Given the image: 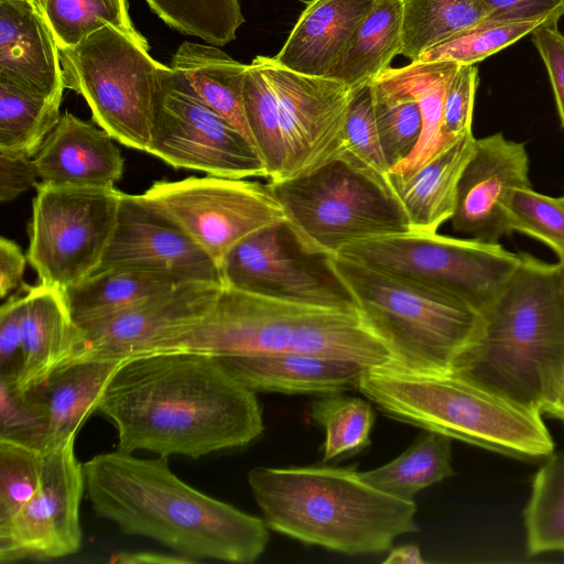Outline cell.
Here are the masks:
<instances>
[{
  "mask_svg": "<svg viewBox=\"0 0 564 564\" xmlns=\"http://www.w3.org/2000/svg\"><path fill=\"white\" fill-rule=\"evenodd\" d=\"M15 377L0 376V438L10 440L43 453L45 424L30 392L15 388Z\"/></svg>",
  "mask_w": 564,
  "mask_h": 564,
  "instance_id": "44",
  "label": "cell"
},
{
  "mask_svg": "<svg viewBox=\"0 0 564 564\" xmlns=\"http://www.w3.org/2000/svg\"><path fill=\"white\" fill-rule=\"evenodd\" d=\"M0 85L62 104L59 47L32 0H0Z\"/></svg>",
  "mask_w": 564,
  "mask_h": 564,
  "instance_id": "20",
  "label": "cell"
},
{
  "mask_svg": "<svg viewBox=\"0 0 564 564\" xmlns=\"http://www.w3.org/2000/svg\"><path fill=\"white\" fill-rule=\"evenodd\" d=\"M355 466L254 467L253 498L269 529L349 555L390 550L417 532L416 505L365 482Z\"/></svg>",
  "mask_w": 564,
  "mask_h": 564,
  "instance_id": "4",
  "label": "cell"
},
{
  "mask_svg": "<svg viewBox=\"0 0 564 564\" xmlns=\"http://www.w3.org/2000/svg\"><path fill=\"white\" fill-rule=\"evenodd\" d=\"M52 31L59 50L78 45L110 25L140 34L128 13L127 0H33Z\"/></svg>",
  "mask_w": 564,
  "mask_h": 564,
  "instance_id": "35",
  "label": "cell"
},
{
  "mask_svg": "<svg viewBox=\"0 0 564 564\" xmlns=\"http://www.w3.org/2000/svg\"><path fill=\"white\" fill-rule=\"evenodd\" d=\"M33 1V0H32Z\"/></svg>",
  "mask_w": 564,
  "mask_h": 564,
  "instance_id": "55",
  "label": "cell"
},
{
  "mask_svg": "<svg viewBox=\"0 0 564 564\" xmlns=\"http://www.w3.org/2000/svg\"><path fill=\"white\" fill-rule=\"evenodd\" d=\"M180 283L152 271L109 268L95 271L64 291V295L74 323L82 328L171 291Z\"/></svg>",
  "mask_w": 564,
  "mask_h": 564,
  "instance_id": "27",
  "label": "cell"
},
{
  "mask_svg": "<svg viewBox=\"0 0 564 564\" xmlns=\"http://www.w3.org/2000/svg\"><path fill=\"white\" fill-rule=\"evenodd\" d=\"M122 361H65L30 392L45 424L43 453L74 440L87 417L97 410L102 392Z\"/></svg>",
  "mask_w": 564,
  "mask_h": 564,
  "instance_id": "24",
  "label": "cell"
},
{
  "mask_svg": "<svg viewBox=\"0 0 564 564\" xmlns=\"http://www.w3.org/2000/svg\"><path fill=\"white\" fill-rule=\"evenodd\" d=\"M451 463L452 438L426 430L401 455L359 475L365 482L387 495L414 501L419 491L454 475Z\"/></svg>",
  "mask_w": 564,
  "mask_h": 564,
  "instance_id": "31",
  "label": "cell"
},
{
  "mask_svg": "<svg viewBox=\"0 0 564 564\" xmlns=\"http://www.w3.org/2000/svg\"><path fill=\"white\" fill-rule=\"evenodd\" d=\"M221 286L182 282L112 317L78 328L76 346L66 361H123L160 352L207 315Z\"/></svg>",
  "mask_w": 564,
  "mask_h": 564,
  "instance_id": "17",
  "label": "cell"
},
{
  "mask_svg": "<svg viewBox=\"0 0 564 564\" xmlns=\"http://www.w3.org/2000/svg\"><path fill=\"white\" fill-rule=\"evenodd\" d=\"M523 517L530 555L564 552V449L551 453L535 474Z\"/></svg>",
  "mask_w": 564,
  "mask_h": 564,
  "instance_id": "34",
  "label": "cell"
},
{
  "mask_svg": "<svg viewBox=\"0 0 564 564\" xmlns=\"http://www.w3.org/2000/svg\"><path fill=\"white\" fill-rule=\"evenodd\" d=\"M163 351H193L215 358L303 354L368 367L393 362L390 350L358 308L274 299L225 285L207 315Z\"/></svg>",
  "mask_w": 564,
  "mask_h": 564,
  "instance_id": "5",
  "label": "cell"
},
{
  "mask_svg": "<svg viewBox=\"0 0 564 564\" xmlns=\"http://www.w3.org/2000/svg\"><path fill=\"white\" fill-rule=\"evenodd\" d=\"M23 312L24 296H11L0 308V376L19 375Z\"/></svg>",
  "mask_w": 564,
  "mask_h": 564,
  "instance_id": "47",
  "label": "cell"
},
{
  "mask_svg": "<svg viewBox=\"0 0 564 564\" xmlns=\"http://www.w3.org/2000/svg\"><path fill=\"white\" fill-rule=\"evenodd\" d=\"M475 142L473 131L465 132L410 175L395 177L390 174L393 193L411 230L437 232L452 219L459 180Z\"/></svg>",
  "mask_w": 564,
  "mask_h": 564,
  "instance_id": "26",
  "label": "cell"
},
{
  "mask_svg": "<svg viewBox=\"0 0 564 564\" xmlns=\"http://www.w3.org/2000/svg\"><path fill=\"white\" fill-rule=\"evenodd\" d=\"M111 563L117 564H187L196 563L194 560L180 554H166L153 551H121L115 553Z\"/></svg>",
  "mask_w": 564,
  "mask_h": 564,
  "instance_id": "51",
  "label": "cell"
},
{
  "mask_svg": "<svg viewBox=\"0 0 564 564\" xmlns=\"http://www.w3.org/2000/svg\"><path fill=\"white\" fill-rule=\"evenodd\" d=\"M532 41L549 75L560 121L564 129V34L556 25L540 26L532 32Z\"/></svg>",
  "mask_w": 564,
  "mask_h": 564,
  "instance_id": "48",
  "label": "cell"
},
{
  "mask_svg": "<svg viewBox=\"0 0 564 564\" xmlns=\"http://www.w3.org/2000/svg\"><path fill=\"white\" fill-rule=\"evenodd\" d=\"M358 390L386 415L522 459L546 458L553 440L541 413L457 372L393 362L368 368Z\"/></svg>",
  "mask_w": 564,
  "mask_h": 564,
  "instance_id": "6",
  "label": "cell"
},
{
  "mask_svg": "<svg viewBox=\"0 0 564 564\" xmlns=\"http://www.w3.org/2000/svg\"><path fill=\"white\" fill-rule=\"evenodd\" d=\"M337 254L460 300L480 313L521 263V253L499 242L413 230L356 242Z\"/></svg>",
  "mask_w": 564,
  "mask_h": 564,
  "instance_id": "10",
  "label": "cell"
},
{
  "mask_svg": "<svg viewBox=\"0 0 564 564\" xmlns=\"http://www.w3.org/2000/svg\"><path fill=\"white\" fill-rule=\"evenodd\" d=\"M480 0H402L401 55L411 62L487 19Z\"/></svg>",
  "mask_w": 564,
  "mask_h": 564,
  "instance_id": "32",
  "label": "cell"
},
{
  "mask_svg": "<svg viewBox=\"0 0 564 564\" xmlns=\"http://www.w3.org/2000/svg\"><path fill=\"white\" fill-rule=\"evenodd\" d=\"M95 514L128 535L154 540L192 558L253 563L269 542L265 521L180 479L169 457L140 458L119 449L83 464Z\"/></svg>",
  "mask_w": 564,
  "mask_h": 564,
  "instance_id": "2",
  "label": "cell"
},
{
  "mask_svg": "<svg viewBox=\"0 0 564 564\" xmlns=\"http://www.w3.org/2000/svg\"><path fill=\"white\" fill-rule=\"evenodd\" d=\"M541 22H491L484 20L424 52L414 62L478 64L485 58L532 34Z\"/></svg>",
  "mask_w": 564,
  "mask_h": 564,
  "instance_id": "41",
  "label": "cell"
},
{
  "mask_svg": "<svg viewBox=\"0 0 564 564\" xmlns=\"http://www.w3.org/2000/svg\"><path fill=\"white\" fill-rule=\"evenodd\" d=\"M455 371L540 413L564 378V265L521 253Z\"/></svg>",
  "mask_w": 564,
  "mask_h": 564,
  "instance_id": "3",
  "label": "cell"
},
{
  "mask_svg": "<svg viewBox=\"0 0 564 564\" xmlns=\"http://www.w3.org/2000/svg\"><path fill=\"white\" fill-rule=\"evenodd\" d=\"M28 257L24 256L21 248L1 237L0 239V295L6 297L11 291L22 284L23 272Z\"/></svg>",
  "mask_w": 564,
  "mask_h": 564,
  "instance_id": "50",
  "label": "cell"
},
{
  "mask_svg": "<svg viewBox=\"0 0 564 564\" xmlns=\"http://www.w3.org/2000/svg\"><path fill=\"white\" fill-rule=\"evenodd\" d=\"M339 159L392 189L391 167L382 149L373 112L371 82L352 88Z\"/></svg>",
  "mask_w": 564,
  "mask_h": 564,
  "instance_id": "40",
  "label": "cell"
},
{
  "mask_svg": "<svg viewBox=\"0 0 564 564\" xmlns=\"http://www.w3.org/2000/svg\"><path fill=\"white\" fill-rule=\"evenodd\" d=\"M402 0H377L329 78L350 88L370 83L401 53Z\"/></svg>",
  "mask_w": 564,
  "mask_h": 564,
  "instance_id": "29",
  "label": "cell"
},
{
  "mask_svg": "<svg viewBox=\"0 0 564 564\" xmlns=\"http://www.w3.org/2000/svg\"><path fill=\"white\" fill-rule=\"evenodd\" d=\"M546 412L564 421V378L553 403Z\"/></svg>",
  "mask_w": 564,
  "mask_h": 564,
  "instance_id": "53",
  "label": "cell"
},
{
  "mask_svg": "<svg viewBox=\"0 0 564 564\" xmlns=\"http://www.w3.org/2000/svg\"><path fill=\"white\" fill-rule=\"evenodd\" d=\"M109 268L152 271L178 282L223 284L216 262L143 194L121 193L112 237L97 270Z\"/></svg>",
  "mask_w": 564,
  "mask_h": 564,
  "instance_id": "18",
  "label": "cell"
},
{
  "mask_svg": "<svg viewBox=\"0 0 564 564\" xmlns=\"http://www.w3.org/2000/svg\"><path fill=\"white\" fill-rule=\"evenodd\" d=\"M169 26L223 46L236 39L245 22L239 0H145Z\"/></svg>",
  "mask_w": 564,
  "mask_h": 564,
  "instance_id": "38",
  "label": "cell"
},
{
  "mask_svg": "<svg viewBox=\"0 0 564 564\" xmlns=\"http://www.w3.org/2000/svg\"><path fill=\"white\" fill-rule=\"evenodd\" d=\"M254 59L278 104L285 148L282 180L303 176L339 159L352 88L333 78L292 72L273 57Z\"/></svg>",
  "mask_w": 564,
  "mask_h": 564,
  "instance_id": "14",
  "label": "cell"
},
{
  "mask_svg": "<svg viewBox=\"0 0 564 564\" xmlns=\"http://www.w3.org/2000/svg\"><path fill=\"white\" fill-rule=\"evenodd\" d=\"M383 563L423 564L425 561L423 560L421 551L416 545L408 544L392 549L387 558L383 560Z\"/></svg>",
  "mask_w": 564,
  "mask_h": 564,
  "instance_id": "52",
  "label": "cell"
},
{
  "mask_svg": "<svg viewBox=\"0 0 564 564\" xmlns=\"http://www.w3.org/2000/svg\"><path fill=\"white\" fill-rule=\"evenodd\" d=\"M379 138L391 170L416 147L422 113L416 98L387 69L371 82Z\"/></svg>",
  "mask_w": 564,
  "mask_h": 564,
  "instance_id": "33",
  "label": "cell"
},
{
  "mask_svg": "<svg viewBox=\"0 0 564 564\" xmlns=\"http://www.w3.org/2000/svg\"><path fill=\"white\" fill-rule=\"evenodd\" d=\"M286 224L260 230L237 243L220 264L223 285L274 299L357 308L326 264L308 260Z\"/></svg>",
  "mask_w": 564,
  "mask_h": 564,
  "instance_id": "16",
  "label": "cell"
},
{
  "mask_svg": "<svg viewBox=\"0 0 564 564\" xmlns=\"http://www.w3.org/2000/svg\"><path fill=\"white\" fill-rule=\"evenodd\" d=\"M59 56L65 88L83 96L93 120L119 143L147 152L169 66L150 55L145 39L107 25Z\"/></svg>",
  "mask_w": 564,
  "mask_h": 564,
  "instance_id": "9",
  "label": "cell"
},
{
  "mask_svg": "<svg viewBox=\"0 0 564 564\" xmlns=\"http://www.w3.org/2000/svg\"><path fill=\"white\" fill-rule=\"evenodd\" d=\"M147 152L174 167L207 175L269 177L254 145L170 66L156 98Z\"/></svg>",
  "mask_w": 564,
  "mask_h": 564,
  "instance_id": "12",
  "label": "cell"
},
{
  "mask_svg": "<svg viewBox=\"0 0 564 564\" xmlns=\"http://www.w3.org/2000/svg\"><path fill=\"white\" fill-rule=\"evenodd\" d=\"M143 195L218 268L227 253L247 237L286 223V214L269 184L247 178L207 175L158 181Z\"/></svg>",
  "mask_w": 564,
  "mask_h": 564,
  "instance_id": "13",
  "label": "cell"
},
{
  "mask_svg": "<svg viewBox=\"0 0 564 564\" xmlns=\"http://www.w3.org/2000/svg\"><path fill=\"white\" fill-rule=\"evenodd\" d=\"M59 107L0 85V152L33 158L57 124Z\"/></svg>",
  "mask_w": 564,
  "mask_h": 564,
  "instance_id": "36",
  "label": "cell"
},
{
  "mask_svg": "<svg viewBox=\"0 0 564 564\" xmlns=\"http://www.w3.org/2000/svg\"><path fill=\"white\" fill-rule=\"evenodd\" d=\"M529 162L524 144L500 132L476 139L459 180L453 229L490 243L512 234L507 206L516 189L531 187Z\"/></svg>",
  "mask_w": 564,
  "mask_h": 564,
  "instance_id": "19",
  "label": "cell"
},
{
  "mask_svg": "<svg viewBox=\"0 0 564 564\" xmlns=\"http://www.w3.org/2000/svg\"><path fill=\"white\" fill-rule=\"evenodd\" d=\"M170 67L180 72L209 107L254 145L242 99L248 64L234 59L216 45L185 41L175 51Z\"/></svg>",
  "mask_w": 564,
  "mask_h": 564,
  "instance_id": "28",
  "label": "cell"
},
{
  "mask_svg": "<svg viewBox=\"0 0 564 564\" xmlns=\"http://www.w3.org/2000/svg\"><path fill=\"white\" fill-rule=\"evenodd\" d=\"M477 86V64L458 65L444 97L443 133L448 141L471 131Z\"/></svg>",
  "mask_w": 564,
  "mask_h": 564,
  "instance_id": "45",
  "label": "cell"
},
{
  "mask_svg": "<svg viewBox=\"0 0 564 564\" xmlns=\"http://www.w3.org/2000/svg\"><path fill=\"white\" fill-rule=\"evenodd\" d=\"M23 296L22 358L15 379L20 392L37 387L68 360L78 338L63 291L40 283L28 286Z\"/></svg>",
  "mask_w": 564,
  "mask_h": 564,
  "instance_id": "25",
  "label": "cell"
},
{
  "mask_svg": "<svg viewBox=\"0 0 564 564\" xmlns=\"http://www.w3.org/2000/svg\"><path fill=\"white\" fill-rule=\"evenodd\" d=\"M557 200L562 204V206L564 207V193L557 197Z\"/></svg>",
  "mask_w": 564,
  "mask_h": 564,
  "instance_id": "54",
  "label": "cell"
},
{
  "mask_svg": "<svg viewBox=\"0 0 564 564\" xmlns=\"http://www.w3.org/2000/svg\"><path fill=\"white\" fill-rule=\"evenodd\" d=\"M112 140L100 127L64 112L33 156L39 178L55 186H115L123 158Z\"/></svg>",
  "mask_w": 564,
  "mask_h": 564,
  "instance_id": "21",
  "label": "cell"
},
{
  "mask_svg": "<svg viewBox=\"0 0 564 564\" xmlns=\"http://www.w3.org/2000/svg\"><path fill=\"white\" fill-rule=\"evenodd\" d=\"M74 440L44 454L42 482L19 512L0 524V563L47 561L80 550L85 475Z\"/></svg>",
  "mask_w": 564,
  "mask_h": 564,
  "instance_id": "15",
  "label": "cell"
},
{
  "mask_svg": "<svg viewBox=\"0 0 564 564\" xmlns=\"http://www.w3.org/2000/svg\"><path fill=\"white\" fill-rule=\"evenodd\" d=\"M377 0H311L274 61L292 72L329 78Z\"/></svg>",
  "mask_w": 564,
  "mask_h": 564,
  "instance_id": "22",
  "label": "cell"
},
{
  "mask_svg": "<svg viewBox=\"0 0 564 564\" xmlns=\"http://www.w3.org/2000/svg\"><path fill=\"white\" fill-rule=\"evenodd\" d=\"M268 184L310 256L326 258L356 242L411 230L393 191L343 159Z\"/></svg>",
  "mask_w": 564,
  "mask_h": 564,
  "instance_id": "8",
  "label": "cell"
},
{
  "mask_svg": "<svg viewBox=\"0 0 564 564\" xmlns=\"http://www.w3.org/2000/svg\"><path fill=\"white\" fill-rule=\"evenodd\" d=\"M118 433V448L197 459L240 447L264 429L256 392L215 358L163 351L123 360L97 410Z\"/></svg>",
  "mask_w": 564,
  "mask_h": 564,
  "instance_id": "1",
  "label": "cell"
},
{
  "mask_svg": "<svg viewBox=\"0 0 564 564\" xmlns=\"http://www.w3.org/2000/svg\"><path fill=\"white\" fill-rule=\"evenodd\" d=\"M33 158L0 152V199L9 202L36 185Z\"/></svg>",
  "mask_w": 564,
  "mask_h": 564,
  "instance_id": "49",
  "label": "cell"
},
{
  "mask_svg": "<svg viewBox=\"0 0 564 564\" xmlns=\"http://www.w3.org/2000/svg\"><path fill=\"white\" fill-rule=\"evenodd\" d=\"M35 186L28 261L40 283L64 292L99 268L122 192L115 186Z\"/></svg>",
  "mask_w": 564,
  "mask_h": 564,
  "instance_id": "11",
  "label": "cell"
},
{
  "mask_svg": "<svg viewBox=\"0 0 564 564\" xmlns=\"http://www.w3.org/2000/svg\"><path fill=\"white\" fill-rule=\"evenodd\" d=\"M254 392L332 394L358 389L365 371L359 362L303 354H259L216 358Z\"/></svg>",
  "mask_w": 564,
  "mask_h": 564,
  "instance_id": "23",
  "label": "cell"
},
{
  "mask_svg": "<svg viewBox=\"0 0 564 564\" xmlns=\"http://www.w3.org/2000/svg\"><path fill=\"white\" fill-rule=\"evenodd\" d=\"M491 22H541L557 25L564 15V0H480Z\"/></svg>",
  "mask_w": 564,
  "mask_h": 564,
  "instance_id": "46",
  "label": "cell"
},
{
  "mask_svg": "<svg viewBox=\"0 0 564 564\" xmlns=\"http://www.w3.org/2000/svg\"><path fill=\"white\" fill-rule=\"evenodd\" d=\"M512 232H521L546 245L564 265V207L557 197L531 187L513 192L507 206Z\"/></svg>",
  "mask_w": 564,
  "mask_h": 564,
  "instance_id": "43",
  "label": "cell"
},
{
  "mask_svg": "<svg viewBox=\"0 0 564 564\" xmlns=\"http://www.w3.org/2000/svg\"><path fill=\"white\" fill-rule=\"evenodd\" d=\"M458 64L453 62H410L390 74L416 98L422 113V132L411 154L391 170L405 177L434 158L452 141L443 133V106L448 83Z\"/></svg>",
  "mask_w": 564,
  "mask_h": 564,
  "instance_id": "30",
  "label": "cell"
},
{
  "mask_svg": "<svg viewBox=\"0 0 564 564\" xmlns=\"http://www.w3.org/2000/svg\"><path fill=\"white\" fill-rule=\"evenodd\" d=\"M44 453L0 438V524L14 517L39 490Z\"/></svg>",
  "mask_w": 564,
  "mask_h": 564,
  "instance_id": "42",
  "label": "cell"
},
{
  "mask_svg": "<svg viewBox=\"0 0 564 564\" xmlns=\"http://www.w3.org/2000/svg\"><path fill=\"white\" fill-rule=\"evenodd\" d=\"M325 261L399 367L455 371L481 333V313L460 300L340 254Z\"/></svg>",
  "mask_w": 564,
  "mask_h": 564,
  "instance_id": "7",
  "label": "cell"
},
{
  "mask_svg": "<svg viewBox=\"0 0 564 564\" xmlns=\"http://www.w3.org/2000/svg\"><path fill=\"white\" fill-rule=\"evenodd\" d=\"M242 99L246 120L267 170L268 181L283 178L285 148L275 96L253 58L245 75Z\"/></svg>",
  "mask_w": 564,
  "mask_h": 564,
  "instance_id": "39",
  "label": "cell"
},
{
  "mask_svg": "<svg viewBox=\"0 0 564 564\" xmlns=\"http://www.w3.org/2000/svg\"><path fill=\"white\" fill-rule=\"evenodd\" d=\"M310 416L325 431L324 462L354 455L370 444L376 419L371 401L341 393L324 394L312 403Z\"/></svg>",
  "mask_w": 564,
  "mask_h": 564,
  "instance_id": "37",
  "label": "cell"
}]
</instances>
